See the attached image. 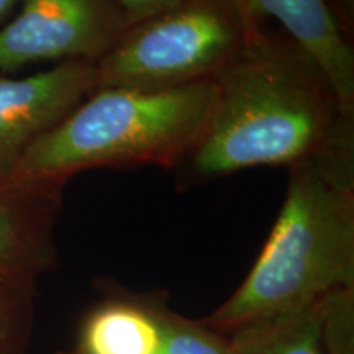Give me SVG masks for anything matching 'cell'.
Masks as SVG:
<instances>
[{
	"label": "cell",
	"instance_id": "14",
	"mask_svg": "<svg viewBox=\"0 0 354 354\" xmlns=\"http://www.w3.org/2000/svg\"><path fill=\"white\" fill-rule=\"evenodd\" d=\"M179 2L183 0H113V3L120 8L130 25L158 15L167 8L177 6Z\"/></svg>",
	"mask_w": 354,
	"mask_h": 354
},
{
	"label": "cell",
	"instance_id": "13",
	"mask_svg": "<svg viewBox=\"0 0 354 354\" xmlns=\"http://www.w3.org/2000/svg\"><path fill=\"white\" fill-rule=\"evenodd\" d=\"M323 342L326 354L354 353V287L325 295Z\"/></svg>",
	"mask_w": 354,
	"mask_h": 354
},
{
	"label": "cell",
	"instance_id": "15",
	"mask_svg": "<svg viewBox=\"0 0 354 354\" xmlns=\"http://www.w3.org/2000/svg\"><path fill=\"white\" fill-rule=\"evenodd\" d=\"M17 2H19V0H0V24H2V20L12 12V8L15 7Z\"/></svg>",
	"mask_w": 354,
	"mask_h": 354
},
{
	"label": "cell",
	"instance_id": "2",
	"mask_svg": "<svg viewBox=\"0 0 354 354\" xmlns=\"http://www.w3.org/2000/svg\"><path fill=\"white\" fill-rule=\"evenodd\" d=\"M287 169L284 203L254 266L201 320L221 335L354 287V135Z\"/></svg>",
	"mask_w": 354,
	"mask_h": 354
},
{
	"label": "cell",
	"instance_id": "4",
	"mask_svg": "<svg viewBox=\"0 0 354 354\" xmlns=\"http://www.w3.org/2000/svg\"><path fill=\"white\" fill-rule=\"evenodd\" d=\"M263 26L240 0H183L128 26L95 63L97 87L165 91L215 81Z\"/></svg>",
	"mask_w": 354,
	"mask_h": 354
},
{
	"label": "cell",
	"instance_id": "5",
	"mask_svg": "<svg viewBox=\"0 0 354 354\" xmlns=\"http://www.w3.org/2000/svg\"><path fill=\"white\" fill-rule=\"evenodd\" d=\"M128 26L113 0H24L0 25V74L38 63H97Z\"/></svg>",
	"mask_w": 354,
	"mask_h": 354
},
{
	"label": "cell",
	"instance_id": "6",
	"mask_svg": "<svg viewBox=\"0 0 354 354\" xmlns=\"http://www.w3.org/2000/svg\"><path fill=\"white\" fill-rule=\"evenodd\" d=\"M95 88V63L88 61H66L25 77L0 74V183Z\"/></svg>",
	"mask_w": 354,
	"mask_h": 354
},
{
	"label": "cell",
	"instance_id": "7",
	"mask_svg": "<svg viewBox=\"0 0 354 354\" xmlns=\"http://www.w3.org/2000/svg\"><path fill=\"white\" fill-rule=\"evenodd\" d=\"M259 24L272 20L281 32L313 57L336 94L354 110L353 0H240Z\"/></svg>",
	"mask_w": 354,
	"mask_h": 354
},
{
	"label": "cell",
	"instance_id": "8",
	"mask_svg": "<svg viewBox=\"0 0 354 354\" xmlns=\"http://www.w3.org/2000/svg\"><path fill=\"white\" fill-rule=\"evenodd\" d=\"M61 197L59 190L0 183V279L37 287L39 276L55 268Z\"/></svg>",
	"mask_w": 354,
	"mask_h": 354
},
{
	"label": "cell",
	"instance_id": "3",
	"mask_svg": "<svg viewBox=\"0 0 354 354\" xmlns=\"http://www.w3.org/2000/svg\"><path fill=\"white\" fill-rule=\"evenodd\" d=\"M214 99L215 81L165 91L97 87L24 154L6 184L63 192L91 169L172 171L197 143Z\"/></svg>",
	"mask_w": 354,
	"mask_h": 354
},
{
	"label": "cell",
	"instance_id": "16",
	"mask_svg": "<svg viewBox=\"0 0 354 354\" xmlns=\"http://www.w3.org/2000/svg\"><path fill=\"white\" fill-rule=\"evenodd\" d=\"M57 354H82V353H81V349H79V348L76 346V348L69 349V351H59Z\"/></svg>",
	"mask_w": 354,
	"mask_h": 354
},
{
	"label": "cell",
	"instance_id": "9",
	"mask_svg": "<svg viewBox=\"0 0 354 354\" xmlns=\"http://www.w3.org/2000/svg\"><path fill=\"white\" fill-rule=\"evenodd\" d=\"M159 302L153 294L109 287L104 302L84 322L77 348L82 354H161Z\"/></svg>",
	"mask_w": 354,
	"mask_h": 354
},
{
	"label": "cell",
	"instance_id": "1",
	"mask_svg": "<svg viewBox=\"0 0 354 354\" xmlns=\"http://www.w3.org/2000/svg\"><path fill=\"white\" fill-rule=\"evenodd\" d=\"M354 135L343 104L313 57L274 28L254 35L215 79L209 120L172 172L184 190L251 167H290Z\"/></svg>",
	"mask_w": 354,
	"mask_h": 354
},
{
	"label": "cell",
	"instance_id": "12",
	"mask_svg": "<svg viewBox=\"0 0 354 354\" xmlns=\"http://www.w3.org/2000/svg\"><path fill=\"white\" fill-rule=\"evenodd\" d=\"M159 322L162 328L161 354H230L227 335L172 312L162 299Z\"/></svg>",
	"mask_w": 354,
	"mask_h": 354
},
{
	"label": "cell",
	"instance_id": "10",
	"mask_svg": "<svg viewBox=\"0 0 354 354\" xmlns=\"http://www.w3.org/2000/svg\"><path fill=\"white\" fill-rule=\"evenodd\" d=\"M323 299L232 331L227 335L230 354H326Z\"/></svg>",
	"mask_w": 354,
	"mask_h": 354
},
{
	"label": "cell",
	"instance_id": "11",
	"mask_svg": "<svg viewBox=\"0 0 354 354\" xmlns=\"http://www.w3.org/2000/svg\"><path fill=\"white\" fill-rule=\"evenodd\" d=\"M35 287L0 279V354H26L33 331Z\"/></svg>",
	"mask_w": 354,
	"mask_h": 354
}]
</instances>
